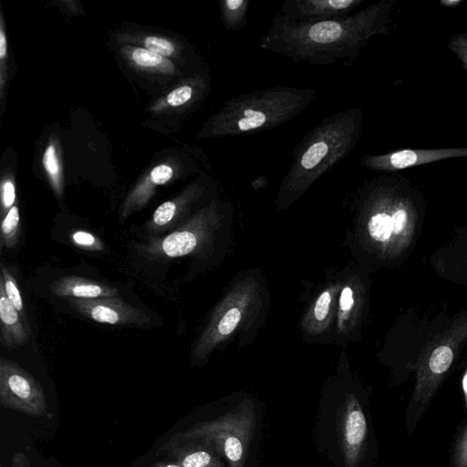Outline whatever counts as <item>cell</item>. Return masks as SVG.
<instances>
[{
  "label": "cell",
  "instance_id": "cell-1",
  "mask_svg": "<svg viewBox=\"0 0 467 467\" xmlns=\"http://www.w3.org/2000/svg\"><path fill=\"white\" fill-rule=\"evenodd\" d=\"M389 10L390 4L381 1L343 18L310 22H291L277 13L260 47L296 63H350L369 38L387 29Z\"/></svg>",
  "mask_w": 467,
  "mask_h": 467
},
{
  "label": "cell",
  "instance_id": "cell-2",
  "mask_svg": "<svg viewBox=\"0 0 467 467\" xmlns=\"http://www.w3.org/2000/svg\"><path fill=\"white\" fill-rule=\"evenodd\" d=\"M363 112L350 108L324 118L309 130L292 152V163L282 180L279 198L301 195L325 172L346 158L361 133Z\"/></svg>",
  "mask_w": 467,
  "mask_h": 467
},
{
  "label": "cell",
  "instance_id": "cell-3",
  "mask_svg": "<svg viewBox=\"0 0 467 467\" xmlns=\"http://www.w3.org/2000/svg\"><path fill=\"white\" fill-rule=\"evenodd\" d=\"M311 88L275 86L243 93L223 102L210 119L205 134L233 137L261 132L299 116L317 98Z\"/></svg>",
  "mask_w": 467,
  "mask_h": 467
},
{
  "label": "cell",
  "instance_id": "cell-4",
  "mask_svg": "<svg viewBox=\"0 0 467 467\" xmlns=\"http://www.w3.org/2000/svg\"><path fill=\"white\" fill-rule=\"evenodd\" d=\"M255 422L254 403L244 400L225 414L198 422L180 434L204 441L226 460L229 467H244Z\"/></svg>",
  "mask_w": 467,
  "mask_h": 467
},
{
  "label": "cell",
  "instance_id": "cell-5",
  "mask_svg": "<svg viewBox=\"0 0 467 467\" xmlns=\"http://www.w3.org/2000/svg\"><path fill=\"white\" fill-rule=\"evenodd\" d=\"M371 193L372 212L367 222L370 238L391 254L406 251L416 233L413 203L390 189H375Z\"/></svg>",
  "mask_w": 467,
  "mask_h": 467
},
{
  "label": "cell",
  "instance_id": "cell-6",
  "mask_svg": "<svg viewBox=\"0 0 467 467\" xmlns=\"http://www.w3.org/2000/svg\"><path fill=\"white\" fill-rule=\"evenodd\" d=\"M466 340L467 316H462L425 346L418 360L413 401L430 400Z\"/></svg>",
  "mask_w": 467,
  "mask_h": 467
},
{
  "label": "cell",
  "instance_id": "cell-7",
  "mask_svg": "<svg viewBox=\"0 0 467 467\" xmlns=\"http://www.w3.org/2000/svg\"><path fill=\"white\" fill-rule=\"evenodd\" d=\"M0 403L30 417H43L48 407L39 381L16 362L0 358Z\"/></svg>",
  "mask_w": 467,
  "mask_h": 467
},
{
  "label": "cell",
  "instance_id": "cell-8",
  "mask_svg": "<svg viewBox=\"0 0 467 467\" xmlns=\"http://www.w3.org/2000/svg\"><path fill=\"white\" fill-rule=\"evenodd\" d=\"M71 308L81 316L100 323L112 326H147L150 317L120 296L94 299L67 298Z\"/></svg>",
  "mask_w": 467,
  "mask_h": 467
},
{
  "label": "cell",
  "instance_id": "cell-9",
  "mask_svg": "<svg viewBox=\"0 0 467 467\" xmlns=\"http://www.w3.org/2000/svg\"><path fill=\"white\" fill-rule=\"evenodd\" d=\"M202 217L161 237L140 245L138 254L149 259H168L185 256L196 250L202 237Z\"/></svg>",
  "mask_w": 467,
  "mask_h": 467
},
{
  "label": "cell",
  "instance_id": "cell-10",
  "mask_svg": "<svg viewBox=\"0 0 467 467\" xmlns=\"http://www.w3.org/2000/svg\"><path fill=\"white\" fill-rule=\"evenodd\" d=\"M455 157H467V148L400 150L366 155L360 159V163L369 170L391 171Z\"/></svg>",
  "mask_w": 467,
  "mask_h": 467
},
{
  "label": "cell",
  "instance_id": "cell-11",
  "mask_svg": "<svg viewBox=\"0 0 467 467\" xmlns=\"http://www.w3.org/2000/svg\"><path fill=\"white\" fill-rule=\"evenodd\" d=\"M368 434V424L358 399L350 394L343 406L340 442L345 467H358Z\"/></svg>",
  "mask_w": 467,
  "mask_h": 467
},
{
  "label": "cell",
  "instance_id": "cell-12",
  "mask_svg": "<svg viewBox=\"0 0 467 467\" xmlns=\"http://www.w3.org/2000/svg\"><path fill=\"white\" fill-rule=\"evenodd\" d=\"M364 0H286L279 14L291 22L343 18L355 13Z\"/></svg>",
  "mask_w": 467,
  "mask_h": 467
},
{
  "label": "cell",
  "instance_id": "cell-13",
  "mask_svg": "<svg viewBox=\"0 0 467 467\" xmlns=\"http://www.w3.org/2000/svg\"><path fill=\"white\" fill-rule=\"evenodd\" d=\"M170 462L182 467H223L222 457L204 441L177 432L161 447Z\"/></svg>",
  "mask_w": 467,
  "mask_h": 467
},
{
  "label": "cell",
  "instance_id": "cell-14",
  "mask_svg": "<svg viewBox=\"0 0 467 467\" xmlns=\"http://www.w3.org/2000/svg\"><path fill=\"white\" fill-rule=\"evenodd\" d=\"M50 291L64 298L94 299L119 296V290L107 284L78 275H64L50 285Z\"/></svg>",
  "mask_w": 467,
  "mask_h": 467
},
{
  "label": "cell",
  "instance_id": "cell-15",
  "mask_svg": "<svg viewBox=\"0 0 467 467\" xmlns=\"http://www.w3.org/2000/svg\"><path fill=\"white\" fill-rule=\"evenodd\" d=\"M0 339L3 346L13 350L26 345L31 338L26 317L18 312L0 285Z\"/></svg>",
  "mask_w": 467,
  "mask_h": 467
},
{
  "label": "cell",
  "instance_id": "cell-16",
  "mask_svg": "<svg viewBox=\"0 0 467 467\" xmlns=\"http://www.w3.org/2000/svg\"><path fill=\"white\" fill-rule=\"evenodd\" d=\"M249 4V0L220 1L221 19L227 30L237 31L246 26Z\"/></svg>",
  "mask_w": 467,
  "mask_h": 467
},
{
  "label": "cell",
  "instance_id": "cell-17",
  "mask_svg": "<svg viewBox=\"0 0 467 467\" xmlns=\"http://www.w3.org/2000/svg\"><path fill=\"white\" fill-rule=\"evenodd\" d=\"M20 215L17 206L14 205L3 216L0 229L1 248H13L19 240Z\"/></svg>",
  "mask_w": 467,
  "mask_h": 467
},
{
  "label": "cell",
  "instance_id": "cell-18",
  "mask_svg": "<svg viewBox=\"0 0 467 467\" xmlns=\"http://www.w3.org/2000/svg\"><path fill=\"white\" fill-rule=\"evenodd\" d=\"M0 285L3 286L10 303L26 317L24 301L17 282L7 266L3 264L1 265Z\"/></svg>",
  "mask_w": 467,
  "mask_h": 467
},
{
  "label": "cell",
  "instance_id": "cell-19",
  "mask_svg": "<svg viewBox=\"0 0 467 467\" xmlns=\"http://www.w3.org/2000/svg\"><path fill=\"white\" fill-rule=\"evenodd\" d=\"M69 239L75 246L81 249L99 252L104 250V243L94 234L85 230H75L70 233Z\"/></svg>",
  "mask_w": 467,
  "mask_h": 467
},
{
  "label": "cell",
  "instance_id": "cell-20",
  "mask_svg": "<svg viewBox=\"0 0 467 467\" xmlns=\"http://www.w3.org/2000/svg\"><path fill=\"white\" fill-rule=\"evenodd\" d=\"M242 317L240 309L234 307L229 309L219 320L216 327V334L226 336L232 333L239 324Z\"/></svg>",
  "mask_w": 467,
  "mask_h": 467
},
{
  "label": "cell",
  "instance_id": "cell-21",
  "mask_svg": "<svg viewBox=\"0 0 467 467\" xmlns=\"http://www.w3.org/2000/svg\"><path fill=\"white\" fill-rule=\"evenodd\" d=\"M43 164L45 166L46 171L49 174L53 184L57 191H59V164L57 161V158L56 155L55 147L51 144L49 145L43 157Z\"/></svg>",
  "mask_w": 467,
  "mask_h": 467
},
{
  "label": "cell",
  "instance_id": "cell-22",
  "mask_svg": "<svg viewBox=\"0 0 467 467\" xmlns=\"http://www.w3.org/2000/svg\"><path fill=\"white\" fill-rule=\"evenodd\" d=\"M147 49L158 55L169 57L174 52V46L168 40L157 37L148 36L144 41Z\"/></svg>",
  "mask_w": 467,
  "mask_h": 467
},
{
  "label": "cell",
  "instance_id": "cell-23",
  "mask_svg": "<svg viewBox=\"0 0 467 467\" xmlns=\"http://www.w3.org/2000/svg\"><path fill=\"white\" fill-rule=\"evenodd\" d=\"M132 59L142 67H157L162 62V57L147 48H136L132 53Z\"/></svg>",
  "mask_w": 467,
  "mask_h": 467
},
{
  "label": "cell",
  "instance_id": "cell-24",
  "mask_svg": "<svg viewBox=\"0 0 467 467\" xmlns=\"http://www.w3.org/2000/svg\"><path fill=\"white\" fill-rule=\"evenodd\" d=\"M193 94L192 87L189 85L181 86L169 93L167 102L173 107L181 106L188 102Z\"/></svg>",
  "mask_w": 467,
  "mask_h": 467
},
{
  "label": "cell",
  "instance_id": "cell-25",
  "mask_svg": "<svg viewBox=\"0 0 467 467\" xmlns=\"http://www.w3.org/2000/svg\"><path fill=\"white\" fill-rule=\"evenodd\" d=\"M331 303V294L329 291L323 292L319 297L317 298L315 308L314 315L317 320H324L329 311Z\"/></svg>",
  "mask_w": 467,
  "mask_h": 467
},
{
  "label": "cell",
  "instance_id": "cell-26",
  "mask_svg": "<svg viewBox=\"0 0 467 467\" xmlns=\"http://www.w3.org/2000/svg\"><path fill=\"white\" fill-rule=\"evenodd\" d=\"M173 175L172 169L166 165L161 164L153 168L150 172V180L156 185H161L168 182Z\"/></svg>",
  "mask_w": 467,
  "mask_h": 467
},
{
  "label": "cell",
  "instance_id": "cell-27",
  "mask_svg": "<svg viewBox=\"0 0 467 467\" xmlns=\"http://www.w3.org/2000/svg\"><path fill=\"white\" fill-rule=\"evenodd\" d=\"M450 47L467 68V35H460L453 37L451 41Z\"/></svg>",
  "mask_w": 467,
  "mask_h": 467
},
{
  "label": "cell",
  "instance_id": "cell-28",
  "mask_svg": "<svg viewBox=\"0 0 467 467\" xmlns=\"http://www.w3.org/2000/svg\"><path fill=\"white\" fill-rule=\"evenodd\" d=\"M1 199L3 209L8 212L14 206L16 200V191L12 182L6 181L3 183Z\"/></svg>",
  "mask_w": 467,
  "mask_h": 467
},
{
  "label": "cell",
  "instance_id": "cell-29",
  "mask_svg": "<svg viewBox=\"0 0 467 467\" xmlns=\"http://www.w3.org/2000/svg\"><path fill=\"white\" fill-rule=\"evenodd\" d=\"M456 466L467 467V427L456 447Z\"/></svg>",
  "mask_w": 467,
  "mask_h": 467
},
{
  "label": "cell",
  "instance_id": "cell-30",
  "mask_svg": "<svg viewBox=\"0 0 467 467\" xmlns=\"http://www.w3.org/2000/svg\"><path fill=\"white\" fill-rule=\"evenodd\" d=\"M354 305L353 291L349 286H345L340 294L339 306L343 312L352 308Z\"/></svg>",
  "mask_w": 467,
  "mask_h": 467
},
{
  "label": "cell",
  "instance_id": "cell-31",
  "mask_svg": "<svg viewBox=\"0 0 467 467\" xmlns=\"http://www.w3.org/2000/svg\"><path fill=\"white\" fill-rule=\"evenodd\" d=\"M9 467H31V465L26 455L18 451L12 456Z\"/></svg>",
  "mask_w": 467,
  "mask_h": 467
},
{
  "label": "cell",
  "instance_id": "cell-32",
  "mask_svg": "<svg viewBox=\"0 0 467 467\" xmlns=\"http://www.w3.org/2000/svg\"><path fill=\"white\" fill-rule=\"evenodd\" d=\"M6 54V40L3 29L0 30V57L4 58Z\"/></svg>",
  "mask_w": 467,
  "mask_h": 467
},
{
  "label": "cell",
  "instance_id": "cell-33",
  "mask_svg": "<svg viewBox=\"0 0 467 467\" xmlns=\"http://www.w3.org/2000/svg\"><path fill=\"white\" fill-rule=\"evenodd\" d=\"M148 467H182V466H180L176 463H173L170 461L169 462L163 461V462H157L151 463Z\"/></svg>",
  "mask_w": 467,
  "mask_h": 467
},
{
  "label": "cell",
  "instance_id": "cell-34",
  "mask_svg": "<svg viewBox=\"0 0 467 467\" xmlns=\"http://www.w3.org/2000/svg\"><path fill=\"white\" fill-rule=\"evenodd\" d=\"M462 391H463V396H464L465 406L467 408V367H466L463 376H462Z\"/></svg>",
  "mask_w": 467,
  "mask_h": 467
},
{
  "label": "cell",
  "instance_id": "cell-35",
  "mask_svg": "<svg viewBox=\"0 0 467 467\" xmlns=\"http://www.w3.org/2000/svg\"><path fill=\"white\" fill-rule=\"evenodd\" d=\"M460 2L458 0H445L441 1V4L447 6L458 5Z\"/></svg>",
  "mask_w": 467,
  "mask_h": 467
}]
</instances>
